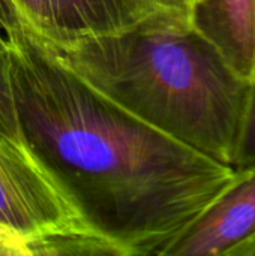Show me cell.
<instances>
[{"instance_id": "obj_13", "label": "cell", "mask_w": 255, "mask_h": 256, "mask_svg": "<svg viewBox=\"0 0 255 256\" xmlns=\"http://www.w3.org/2000/svg\"><path fill=\"white\" fill-rule=\"evenodd\" d=\"M194 2H195V0H192V3H194Z\"/></svg>"}, {"instance_id": "obj_8", "label": "cell", "mask_w": 255, "mask_h": 256, "mask_svg": "<svg viewBox=\"0 0 255 256\" xmlns=\"http://www.w3.org/2000/svg\"><path fill=\"white\" fill-rule=\"evenodd\" d=\"M123 4L131 24L144 18H165L192 24V0H123Z\"/></svg>"}, {"instance_id": "obj_6", "label": "cell", "mask_w": 255, "mask_h": 256, "mask_svg": "<svg viewBox=\"0 0 255 256\" xmlns=\"http://www.w3.org/2000/svg\"><path fill=\"white\" fill-rule=\"evenodd\" d=\"M39 33L56 48L131 26L123 0H38Z\"/></svg>"}, {"instance_id": "obj_10", "label": "cell", "mask_w": 255, "mask_h": 256, "mask_svg": "<svg viewBox=\"0 0 255 256\" xmlns=\"http://www.w3.org/2000/svg\"><path fill=\"white\" fill-rule=\"evenodd\" d=\"M21 22L39 33V3L38 0H11Z\"/></svg>"}, {"instance_id": "obj_4", "label": "cell", "mask_w": 255, "mask_h": 256, "mask_svg": "<svg viewBox=\"0 0 255 256\" xmlns=\"http://www.w3.org/2000/svg\"><path fill=\"white\" fill-rule=\"evenodd\" d=\"M255 237V165L231 180L170 244L164 256H228Z\"/></svg>"}, {"instance_id": "obj_5", "label": "cell", "mask_w": 255, "mask_h": 256, "mask_svg": "<svg viewBox=\"0 0 255 256\" xmlns=\"http://www.w3.org/2000/svg\"><path fill=\"white\" fill-rule=\"evenodd\" d=\"M192 26L246 81L255 76V0H195Z\"/></svg>"}, {"instance_id": "obj_7", "label": "cell", "mask_w": 255, "mask_h": 256, "mask_svg": "<svg viewBox=\"0 0 255 256\" xmlns=\"http://www.w3.org/2000/svg\"><path fill=\"white\" fill-rule=\"evenodd\" d=\"M0 138L26 146L18 126L17 110L14 102L9 48H8L6 36L2 28H0Z\"/></svg>"}, {"instance_id": "obj_11", "label": "cell", "mask_w": 255, "mask_h": 256, "mask_svg": "<svg viewBox=\"0 0 255 256\" xmlns=\"http://www.w3.org/2000/svg\"><path fill=\"white\" fill-rule=\"evenodd\" d=\"M21 22L11 0H0V28L3 32L12 28L15 24Z\"/></svg>"}, {"instance_id": "obj_9", "label": "cell", "mask_w": 255, "mask_h": 256, "mask_svg": "<svg viewBox=\"0 0 255 256\" xmlns=\"http://www.w3.org/2000/svg\"><path fill=\"white\" fill-rule=\"evenodd\" d=\"M251 165H255V76L249 81L245 111L233 159L234 170H242Z\"/></svg>"}, {"instance_id": "obj_12", "label": "cell", "mask_w": 255, "mask_h": 256, "mask_svg": "<svg viewBox=\"0 0 255 256\" xmlns=\"http://www.w3.org/2000/svg\"><path fill=\"white\" fill-rule=\"evenodd\" d=\"M228 256H255V237L234 248Z\"/></svg>"}, {"instance_id": "obj_2", "label": "cell", "mask_w": 255, "mask_h": 256, "mask_svg": "<svg viewBox=\"0 0 255 256\" xmlns=\"http://www.w3.org/2000/svg\"><path fill=\"white\" fill-rule=\"evenodd\" d=\"M57 50L104 96L176 141L233 166L249 81L192 24L144 18Z\"/></svg>"}, {"instance_id": "obj_3", "label": "cell", "mask_w": 255, "mask_h": 256, "mask_svg": "<svg viewBox=\"0 0 255 256\" xmlns=\"http://www.w3.org/2000/svg\"><path fill=\"white\" fill-rule=\"evenodd\" d=\"M0 255H119L24 144L0 138Z\"/></svg>"}, {"instance_id": "obj_1", "label": "cell", "mask_w": 255, "mask_h": 256, "mask_svg": "<svg viewBox=\"0 0 255 256\" xmlns=\"http://www.w3.org/2000/svg\"><path fill=\"white\" fill-rule=\"evenodd\" d=\"M3 33L26 147L119 256H164L236 170L104 96L24 22Z\"/></svg>"}]
</instances>
